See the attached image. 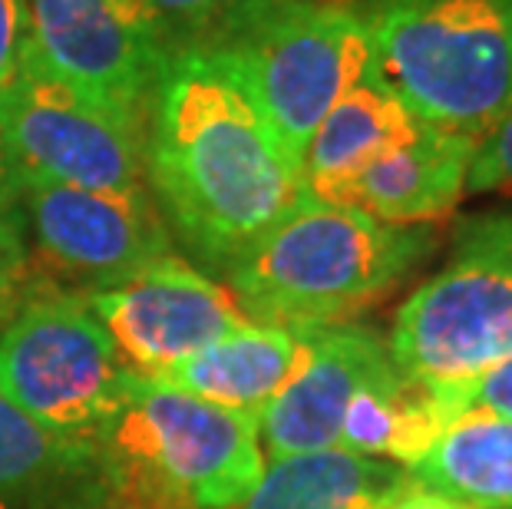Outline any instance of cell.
Listing matches in <instances>:
<instances>
[{"label":"cell","instance_id":"obj_1","mask_svg":"<svg viewBox=\"0 0 512 509\" xmlns=\"http://www.w3.org/2000/svg\"><path fill=\"white\" fill-rule=\"evenodd\" d=\"M146 186L182 258L225 272L304 192L242 73L222 50H176L143 126Z\"/></svg>","mask_w":512,"mask_h":509},{"label":"cell","instance_id":"obj_2","mask_svg":"<svg viewBox=\"0 0 512 509\" xmlns=\"http://www.w3.org/2000/svg\"><path fill=\"white\" fill-rule=\"evenodd\" d=\"M437 225H390L314 196L228 268L222 285L248 321L288 331L351 324L437 252Z\"/></svg>","mask_w":512,"mask_h":509},{"label":"cell","instance_id":"obj_3","mask_svg":"<svg viewBox=\"0 0 512 509\" xmlns=\"http://www.w3.org/2000/svg\"><path fill=\"white\" fill-rule=\"evenodd\" d=\"M93 447L113 509H235L268 467L255 417L136 371Z\"/></svg>","mask_w":512,"mask_h":509},{"label":"cell","instance_id":"obj_4","mask_svg":"<svg viewBox=\"0 0 512 509\" xmlns=\"http://www.w3.org/2000/svg\"><path fill=\"white\" fill-rule=\"evenodd\" d=\"M377 77L427 126L479 143L512 110V0H357Z\"/></svg>","mask_w":512,"mask_h":509},{"label":"cell","instance_id":"obj_5","mask_svg":"<svg viewBox=\"0 0 512 509\" xmlns=\"http://www.w3.org/2000/svg\"><path fill=\"white\" fill-rule=\"evenodd\" d=\"M387 351L403 377L437 387L512 357V202L456 222L443 265L397 308Z\"/></svg>","mask_w":512,"mask_h":509},{"label":"cell","instance_id":"obj_6","mask_svg":"<svg viewBox=\"0 0 512 509\" xmlns=\"http://www.w3.org/2000/svg\"><path fill=\"white\" fill-rule=\"evenodd\" d=\"M129 374L110 331L73 288L27 285L0 328V394L67 443L93 447Z\"/></svg>","mask_w":512,"mask_h":509},{"label":"cell","instance_id":"obj_7","mask_svg":"<svg viewBox=\"0 0 512 509\" xmlns=\"http://www.w3.org/2000/svg\"><path fill=\"white\" fill-rule=\"evenodd\" d=\"M215 50L298 166L321 119L374 67L357 0H268Z\"/></svg>","mask_w":512,"mask_h":509},{"label":"cell","instance_id":"obj_8","mask_svg":"<svg viewBox=\"0 0 512 509\" xmlns=\"http://www.w3.org/2000/svg\"><path fill=\"white\" fill-rule=\"evenodd\" d=\"M24 57L143 133L169 47L143 0H24Z\"/></svg>","mask_w":512,"mask_h":509},{"label":"cell","instance_id":"obj_9","mask_svg":"<svg viewBox=\"0 0 512 509\" xmlns=\"http://www.w3.org/2000/svg\"><path fill=\"white\" fill-rule=\"evenodd\" d=\"M0 126L24 176L100 192H146L143 133L24 57L0 93Z\"/></svg>","mask_w":512,"mask_h":509},{"label":"cell","instance_id":"obj_10","mask_svg":"<svg viewBox=\"0 0 512 509\" xmlns=\"http://www.w3.org/2000/svg\"><path fill=\"white\" fill-rule=\"evenodd\" d=\"M27 245L73 291L110 288L176 255V242L146 192H100L24 176Z\"/></svg>","mask_w":512,"mask_h":509},{"label":"cell","instance_id":"obj_11","mask_svg":"<svg viewBox=\"0 0 512 509\" xmlns=\"http://www.w3.org/2000/svg\"><path fill=\"white\" fill-rule=\"evenodd\" d=\"M80 295L110 331L129 371L146 377L166 374L185 357L248 324L232 291L219 278L185 262L179 252L110 288Z\"/></svg>","mask_w":512,"mask_h":509},{"label":"cell","instance_id":"obj_12","mask_svg":"<svg viewBox=\"0 0 512 509\" xmlns=\"http://www.w3.org/2000/svg\"><path fill=\"white\" fill-rule=\"evenodd\" d=\"M387 364V341L354 321L308 331L298 371L258 417L265 460L337 450L347 407Z\"/></svg>","mask_w":512,"mask_h":509},{"label":"cell","instance_id":"obj_13","mask_svg":"<svg viewBox=\"0 0 512 509\" xmlns=\"http://www.w3.org/2000/svg\"><path fill=\"white\" fill-rule=\"evenodd\" d=\"M473 153V139L417 119V126L357 172L334 202L390 225H433L466 196Z\"/></svg>","mask_w":512,"mask_h":509},{"label":"cell","instance_id":"obj_14","mask_svg":"<svg viewBox=\"0 0 512 509\" xmlns=\"http://www.w3.org/2000/svg\"><path fill=\"white\" fill-rule=\"evenodd\" d=\"M0 509H113L96 447L37 427L0 394Z\"/></svg>","mask_w":512,"mask_h":509},{"label":"cell","instance_id":"obj_15","mask_svg":"<svg viewBox=\"0 0 512 509\" xmlns=\"http://www.w3.org/2000/svg\"><path fill=\"white\" fill-rule=\"evenodd\" d=\"M304 351H308V331L248 321L199 354L169 367L156 381L258 420L261 410L298 371Z\"/></svg>","mask_w":512,"mask_h":509},{"label":"cell","instance_id":"obj_16","mask_svg":"<svg viewBox=\"0 0 512 509\" xmlns=\"http://www.w3.org/2000/svg\"><path fill=\"white\" fill-rule=\"evenodd\" d=\"M413 126H417V116L370 67L331 106L304 149L301 176L308 196L334 202L337 192L357 172L370 166L380 153H387L390 146H397Z\"/></svg>","mask_w":512,"mask_h":509},{"label":"cell","instance_id":"obj_17","mask_svg":"<svg viewBox=\"0 0 512 509\" xmlns=\"http://www.w3.org/2000/svg\"><path fill=\"white\" fill-rule=\"evenodd\" d=\"M403 486L407 470L397 463L321 450L271 460L235 509H390Z\"/></svg>","mask_w":512,"mask_h":509},{"label":"cell","instance_id":"obj_18","mask_svg":"<svg viewBox=\"0 0 512 509\" xmlns=\"http://www.w3.org/2000/svg\"><path fill=\"white\" fill-rule=\"evenodd\" d=\"M413 486L466 509H512V420L466 410L407 467Z\"/></svg>","mask_w":512,"mask_h":509},{"label":"cell","instance_id":"obj_19","mask_svg":"<svg viewBox=\"0 0 512 509\" xmlns=\"http://www.w3.org/2000/svg\"><path fill=\"white\" fill-rule=\"evenodd\" d=\"M265 4L268 0H143L169 53L222 47Z\"/></svg>","mask_w":512,"mask_h":509},{"label":"cell","instance_id":"obj_20","mask_svg":"<svg viewBox=\"0 0 512 509\" xmlns=\"http://www.w3.org/2000/svg\"><path fill=\"white\" fill-rule=\"evenodd\" d=\"M466 196H512V110L476 143Z\"/></svg>","mask_w":512,"mask_h":509},{"label":"cell","instance_id":"obj_21","mask_svg":"<svg viewBox=\"0 0 512 509\" xmlns=\"http://www.w3.org/2000/svg\"><path fill=\"white\" fill-rule=\"evenodd\" d=\"M0 248L27 258V222H24V169L0 126Z\"/></svg>","mask_w":512,"mask_h":509},{"label":"cell","instance_id":"obj_22","mask_svg":"<svg viewBox=\"0 0 512 509\" xmlns=\"http://www.w3.org/2000/svg\"><path fill=\"white\" fill-rule=\"evenodd\" d=\"M466 410L512 420V357L486 367L476 381H470V387H466Z\"/></svg>","mask_w":512,"mask_h":509},{"label":"cell","instance_id":"obj_23","mask_svg":"<svg viewBox=\"0 0 512 509\" xmlns=\"http://www.w3.org/2000/svg\"><path fill=\"white\" fill-rule=\"evenodd\" d=\"M27 50V7L24 0H0V93L20 73Z\"/></svg>","mask_w":512,"mask_h":509},{"label":"cell","instance_id":"obj_24","mask_svg":"<svg viewBox=\"0 0 512 509\" xmlns=\"http://www.w3.org/2000/svg\"><path fill=\"white\" fill-rule=\"evenodd\" d=\"M27 288V258H20L7 248H0V328L20 305Z\"/></svg>","mask_w":512,"mask_h":509},{"label":"cell","instance_id":"obj_25","mask_svg":"<svg viewBox=\"0 0 512 509\" xmlns=\"http://www.w3.org/2000/svg\"><path fill=\"white\" fill-rule=\"evenodd\" d=\"M390 509H466V506H456L450 500H443V496H433L427 490H420V486H413L410 476H407V486L397 493V500L390 503Z\"/></svg>","mask_w":512,"mask_h":509}]
</instances>
